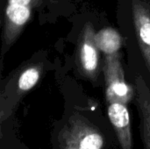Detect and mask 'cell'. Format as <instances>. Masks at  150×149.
Here are the masks:
<instances>
[{"mask_svg":"<svg viewBox=\"0 0 150 149\" xmlns=\"http://www.w3.org/2000/svg\"><path fill=\"white\" fill-rule=\"evenodd\" d=\"M95 40L100 51L105 55L117 54L121 47V35L113 28H104L96 33Z\"/></svg>","mask_w":150,"mask_h":149,"instance_id":"9c48e42d","label":"cell"},{"mask_svg":"<svg viewBox=\"0 0 150 149\" xmlns=\"http://www.w3.org/2000/svg\"><path fill=\"white\" fill-rule=\"evenodd\" d=\"M103 71L105 80L106 103H121L128 105L136 96L135 85L132 86L125 80L120 54L106 55Z\"/></svg>","mask_w":150,"mask_h":149,"instance_id":"7a4b0ae2","label":"cell"},{"mask_svg":"<svg viewBox=\"0 0 150 149\" xmlns=\"http://www.w3.org/2000/svg\"><path fill=\"white\" fill-rule=\"evenodd\" d=\"M109 149H119V147L117 146V147H113V148H111Z\"/></svg>","mask_w":150,"mask_h":149,"instance_id":"8fae6325","label":"cell"},{"mask_svg":"<svg viewBox=\"0 0 150 149\" xmlns=\"http://www.w3.org/2000/svg\"><path fill=\"white\" fill-rule=\"evenodd\" d=\"M41 72V65H31L25 68L18 77L15 90L2 92L0 122H3L14 115L17 105L22 97L37 84Z\"/></svg>","mask_w":150,"mask_h":149,"instance_id":"277c9868","label":"cell"},{"mask_svg":"<svg viewBox=\"0 0 150 149\" xmlns=\"http://www.w3.org/2000/svg\"><path fill=\"white\" fill-rule=\"evenodd\" d=\"M135 88L134 100L140 119V137L143 149H150V90L142 76H137Z\"/></svg>","mask_w":150,"mask_h":149,"instance_id":"ba28073f","label":"cell"},{"mask_svg":"<svg viewBox=\"0 0 150 149\" xmlns=\"http://www.w3.org/2000/svg\"><path fill=\"white\" fill-rule=\"evenodd\" d=\"M11 117L0 122V149H21L25 144L17 134Z\"/></svg>","mask_w":150,"mask_h":149,"instance_id":"30bf717a","label":"cell"},{"mask_svg":"<svg viewBox=\"0 0 150 149\" xmlns=\"http://www.w3.org/2000/svg\"><path fill=\"white\" fill-rule=\"evenodd\" d=\"M50 143L53 149H109L118 146L108 118L99 115L91 105L68 109L54 124Z\"/></svg>","mask_w":150,"mask_h":149,"instance_id":"6da1fadb","label":"cell"},{"mask_svg":"<svg viewBox=\"0 0 150 149\" xmlns=\"http://www.w3.org/2000/svg\"><path fill=\"white\" fill-rule=\"evenodd\" d=\"M107 118L114 130L119 149H134V136L127 105L107 104Z\"/></svg>","mask_w":150,"mask_h":149,"instance_id":"8992f818","label":"cell"},{"mask_svg":"<svg viewBox=\"0 0 150 149\" xmlns=\"http://www.w3.org/2000/svg\"><path fill=\"white\" fill-rule=\"evenodd\" d=\"M96 32L91 23H87L78 40L76 59L80 70L91 80H95L99 73V49L95 40Z\"/></svg>","mask_w":150,"mask_h":149,"instance_id":"5b68a950","label":"cell"},{"mask_svg":"<svg viewBox=\"0 0 150 149\" xmlns=\"http://www.w3.org/2000/svg\"><path fill=\"white\" fill-rule=\"evenodd\" d=\"M132 11L138 44L150 72V4L143 0H133Z\"/></svg>","mask_w":150,"mask_h":149,"instance_id":"52a82bcc","label":"cell"},{"mask_svg":"<svg viewBox=\"0 0 150 149\" xmlns=\"http://www.w3.org/2000/svg\"><path fill=\"white\" fill-rule=\"evenodd\" d=\"M40 2L41 0H7L3 28V53L18 38L29 22L33 10Z\"/></svg>","mask_w":150,"mask_h":149,"instance_id":"3957f363","label":"cell"},{"mask_svg":"<svg viewBox=\"0 0 150 149\" xmlns=\"http://www.w3.org/2000/svg\"><path fill=\"white\" fill-rule=\"evenodd\" d=\"M21 149H29V148H27L26 146H25L24 148H21Z\"/></svg>","mask_w":150,"mask_h":149,"instance_id":"7c38bea8","label":"cell"}]
</instances>
